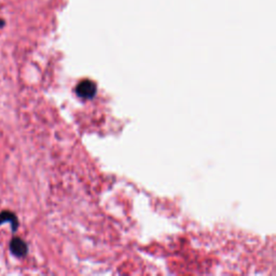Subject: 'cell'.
<instances>
[{
    "label": "cell",
    "mask_w": 276,
    "mask_h": 276,
    "mask_svg": "<svg viewBox=\"0 0 276 276\" xmlns=\"http://www.w3.org/2000/svg\"><path fill=\"white\" fill-rule=\"evenodd\" d=\"M76 92H77V95L81 98L91 100L96 94V86L91 80H84L77 86Z\"/></svg>",
    "instance_id": "cell-1"
},
{
    "label": "cell",
    "mask_w": 276,
    "mask_h": 276,
    "mask_svg": "<svg viewBox=\"0 0 276 276\" xmlns=\"http://www.w3.org/2000/svg\"><path fill=\"white\" fill-rule=\"evenodd\" d=\"M10 250L16 257L23 258L28 252V246L20 238H13L10 242Z\"/></svg>",
    "instance_id": "cell-2"
},
{
    "label": "cell",
    "mask_w": 276,
    "mask_h": 276,
    "mask_svg": "<svg viewBox=\"0 0 276 276\" xmlns=\"http://www.w3.org/2000/svg\"><path fill=\"white\" fill-rule=\"evenodd\" d=\"M4 222H9L12 228V232H16L18 228V220L14 212L9 210H4L0 212V226Z\"/></svg>",
    "instance_id": "cell-3"
},
{
    "label": "cell",
    "mask_w": 276,
    "mask_h": 276,
    "mask_svg": "<svg viewBox=\"0 0 276 276\" xmlns=\"http://www.w3.org/2000/svg\"><path fill=\"white\" fill-rule=\"evenodd\" d=\"M4 26V20L0 18V28H2Z\"/></svg>",
    "instance_id": "cell-4"
}]
</instances>
